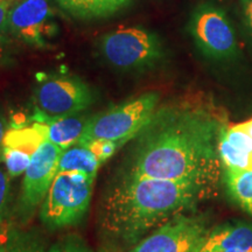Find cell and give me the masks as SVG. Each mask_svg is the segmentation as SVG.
Masks as SVG:
<instances>
[{
  "label": "cell",
  "instance_id": "22",
  "mask_svg": "<svg viewBox=\"0 0 252 252\" xmlns=\"http://www.w3.org/2000/svg\"><path fill=\"white\" fill-rule=\"evenodd\" d=\"M13 1L12 0H0V40L5 30H7V17Z\"/></svg>",
  "mask_w": 252,
  "mask_h": 252
},
{
  "label": "cell",
  "instance_id": "3",
  "mask_svg": "<svg viewBox=\"0 0 252 252\" xmlns=\"http://www.w3.org/2000/svg\"><path fill=\"white\" fill-rule=\"evenodd\" d=\"M159 99L158 93H146L90 117L76 145L84 146L93 140L105 139L116 141L122 146L137 137L149 124L158 109Z\"/></svg>",
  "mask_w": 252,
  "mask_h": 252
},
{
  "label": "cell",
  "instance_id": "12",
  "mask_svg": "<svg viewBox=\"0 0 252 252\" xmlns=\"http://www.w3.org/2000/svg\"><path fill=\"white\" fill-rule=\"evenodd\" d=\"M34 122L45 123L48 125V140L63 150L74 146L84 133L89 118L84 116H67L52 118L36 109Z\"/></svg>",
  "mask_w": 252,
  "mask_h": 252
},
{
  "label": "cell",
  "instance_id": "23",
  "mask_svg": "<svg viewBox=\"0 0 252 252\" xmlns=\"http://www.w3.org/2000/svg\"><path fill=\"white\" fill-rule=\"evenodd\" d=\"M62 252H91L83 242L78 238H69L62 247Z\"/></svg>",
  "mask_w": 252,
  "mask_h": 252
},
{
  "label": "cell",
  "instance_id": "9",
  "mask_svg": "<svg viewBox=\"0 0 252 252\" xmlns=\"http://www.w3.org/2000/svg\"><path fill=\"white\" fill-rule=\"evenodd\" d=\"M64 150L47 140L32 156L31 163L25 172L21 191V207L32 210L46 196L58 174L60 158Z\"/></svg>",
  "mask_w": 252,
  "mask_h": 252
},
{
  "label": "cell",
  "instance_id": "15",
  "mask_svg": "<svg viewBox=\"0 0 252 252\" xmlns=\"http://www.w3.org/2000/svg\"><path fill=\"white\" fill-rule=\"evenodd\" d=\"M100 162L96 156L82 145H74L64 150L60 158L58 173L61 172H78L83 174L96 176Z\"/></svg>",
  "mask_w": 252,
  "mask_h": 252
},
{
  "label": "cell",
  "instance_id": "7",
  "mask_svg": "<svg viewBox=\"0 0 252 252\" xmlns=\"http://www.w3.org/2000/svg\"><path fill=\"white\" fill-rule=\"evenodd\" d=\"M209 229L202 216L173 217L128 252H198Z\"/></svg>",
  "mask_w": 252,
  "mask_h": 252
},
{
  "label": "cell",
  "instance_id": "27",
  "mask_svg": "<svg viewBox=\"0 0 252 252\" xmlns=\"http://www.w3.org/2000/svg\"><path fill=\"white\" fill-rule=\"evenodd\" d=\"M12 252H37L35 249L33 248H25V247H21V248H17L15 250H13Z\"/></svg>",
  "mask_w": 252,
  "mask_h": 252
},
{
  "label": "cell",
  "instance_id": "8",
  "mask_svg": "<svg viewBox=\"0 0 252 252\" xmlns=\"http://www.w3.org/2000/svg\"><path fill=\"white\" fill-rule=\"evenodd\" d=\"M189 32L207 58L228 60L237 53V40L228 17L220 8L201 5L191 14Z\"/></svg>",
  "mask_w": 252,
  "mask_h": 252
},
{
  "label": "cell",
  "instance_id": "26",
  "mask_svg": "<svg viewBox=\"0 0 252 252\" xmlns=\"http://www.w3.org/2000/svg\"><path fill=\"white\" fill-rule=\"evenodd\" d=\"M235 126L236 127L241 128V130L247 132V133L252 138V118L249 119V121H247V122L239 123V124H235Z\"/></svg>",
  "mask_w": 252,
  "mask_h": 252
},
{
  "label": "cell",
  "instance_id": "20",
  "mask_svg": "<svg viewBox=\"0 0 252 252\" xmlns=\"http://www.w3.org/2000/svg\"><path fill=\"white\" fill-rule=\"evenodd\" d=\"M89 149L91 152H93L94 156H96L97 159L100 163L105 162L106 160H109L113 154L116 153L121 145L116 141H111V140H105V139H97V140H93L90 143H88L87 145H84Z\"/></svg>",
  "mask_w": 252,
  "mask_h": 252
},
{
  "label": "cell",
  "instance_id": "14",
  "mask_svg": "<svg viewBox=\"0 0 252 252\" xmlns=\"http://www.w3.org/2000/svg\"><path fill=\"white\" fill-rule=\"evenodd\" d=\"M47 140H48V125L45 123L34 122L28 126L7 130L4 138V146L14 147L33 156Z\"/></svg>",
  "mask_w": 252,
  "mask_h": 252
},
{
  "label": "cell",
  "instance_id": "16",
  "mask_svg": "<svg viewBox=\"0 0 252 252\" xmlns=\"http://www.w3.org/2000/svg\"><path fill=\"white\" fill-rule=\"evenodd\" d=\"M224 180L232 200L252 216V168L224 169Z\"/></svg>",
  "mask_w": 252,
  "mask_h": 252
},
{
  "label": "cell",
  "instance_id": "24",
  "mask_svg": "<svg viewBox=\"0 0 252 252\" xmlns=\"http://www.w3.org/2000/svg\"><path fill=\"white\" fill-rule=\"evenodd\" d=\"M244 21L252 36V0H242Z\"/></svg>",
  "mask_w": 252,
  "mask_h": 252
},
{
  "label": "cell",
  "instance_id": "2",
  "mask_svg": "<svg viewBox=\"0 0 252 252\" xmlns=\"http://www.w3.org/2000/svg\"><path fill=\"white\" fill-rule=\"evenodd\" d=\"M212 190L193 181L123 175L103 198L100 224L112 237L134 243L196 206Z\"/></svg>",
  "mask_w": 252,
  "mask_h": 252
},
{
  "label": "cell",
  "instance_id": "17",
  "mask_svg": "<svg viewBox=\"0 0 252 252\" xmlns=\"http://www.w3.org/2000/svg\"><path fill=\"white\" fill-rule=\"evenodd\" d=\"M219 154L224 169L252 168V154L239 150L230 144L223 133L219 144Z\"/></svg>",
  "mask_w": 252,
  "mask_h": 252
},
{
  "label": "cell",
  "instance_id": "13",
  "mask_svg": "<svg viewBox=\"0 0 252 252\" xmlns=\"http://www.w3.org/2000/svg\"><path fill=\"white\" fill-rule=\"evenodd\" d=\"M63 11L72 17L91 20L106 18L117 13L131 0H56Z\"/></svg>",
  "mask_w": 252,
  "mask_h": 252
},
{
  "label": "cell",
  "instance_id": "1",
  "mask_svg": "<svg viewBox=\"0 0 252 252\" xmlns=\"http://www.w3.org/2000/svg\"><path fill=\"white\" fill-rule=\"evenodd\" d=\"M226 113L210 100L185 98L156 110L123 175L193 181L214 189L223 166L219 144Z\"/></svg>",
  "mask_w": 252,
  "mask_h": 252
},
{
  "label": "cell",
  "instance_id": "25",
  "mask_svg": "<svg viewBox=\"0 0 252 252\" xmlns=\"http://www.w3.org/2000/svg\"><path fill=\"white\" fill-rule=\"evenodd\" d=\"M7 132V122L2 115H0V161H1L2 147H4V138Z\"/></svg>",
  "mask_w": 252,
  "mask_h": 252
},
{
  "label": "cell",
  "instance_id": "18",
  "mask_svg": "<svg viewBox=\"0 0 252 252\" xmlns=\"http://www.w3.org/2000/svg\"><path fill=\"white\" fill-rule=\"evenodd\" d=\"M31 159L32 154L25 151L8 146L2 147L1 161H4L6 171L11 178H15L26 172L31 163Z\"/></svg>",
  "mask_w": 252,
  "mask_h": 252
},
{
  "label": "cell",
  "instance_id": "6",
  "mask_svg": "<svg viewBox=\"0 0 252 252\" xmlns=\"http://www.w3.org/2000/svg\"><path fill=\"white\" fill-rule=\"evenodd\" d=\"M91 88L75 76L46 78L35 90L36 109L52 118L75 116L94 103Z\"/></svg>",
  "mask_w": 252,
  "mask_h": 252
},
{
  "label": "cell",
  "instance_id": "28",
  "mask_svg": "<svg viewBox=\"0 0 252 252\" xmlns=\"http://www.w3.org/2000/svg\"><path fill=\"white\" fill-rule=\"evenodd\" d=\"M47 252H62V247H60V245H54V247L50 248Z\"/></svg>",
  "mask_w": 252,
  "mask_h": 252
},
{
  "label": "cell",
  "instance_id": "5",
  "mask_svg": "<svg viewBox=\"0 0 252 252\" xmlns=\"http://www.w3.org/2000/svg\"><path fill=\"white\" fill-rule=\"evenodd\" d=\"M100 52L112 67L122 70L146 69L162 58V47L157 35L135 26L121 27L103 35Z\"/></svg>",
  "mask_w": 252,
  "mask_h": 252
},
{
  "label": "cell",
  "instance_id": "10",
  "mask_svg": "<svg viewBox=\"0 0 252 252\" xmlns=\"http://www.w3.org/2000/svg\"><path fill=\"white\" fill-rule=\"evenodd\" d=\"M53 17L47 0H21L9 9L7 30L32 46L43 47L52 33Z\"/></svg>",
  "mask_w": 252,
  "mask_h": 252
},
{
  "label": "cell",
  "instance_id": "21",
  "mask_svg": "<svg viewBox=\"0 0 252 252\" xmlns=\"http://www.w3.org/2000/svg\"><path fill=\"white\" fill-rule=\"evenodd\" d=\"M9 194V174L0 166V220L4 216Z\"/></svg>",
  "mask_w": 252,
  "mask_h": 252
},
{
  "label": "cell",
  "instance_id": "19",
  "mask_svg": "<svg viewBox=\"0 0 252 252\" xmlns=\"http://www.w3.org/2000/svg\"><path fill=\"white\" fill-rule=\"evenodd\" d=\"M223 135L235 147L252 154V138L245 131L236 127L235 125H228Z\"/></svg>",
  "mask_w": 252,
  "mask_h": 252
},
{
  "label": "cell",
  "instance_id": "4",
  "mask_svg": "<svg viewBox=\"0 0 252 252\" xmlns=\"http://www.w3.org/2000/svg\"><path fill=\"white\" fill-rule=\"evenodd\" d=\"M96 176L78 172L58 173L41 207V219L50 228L74 225L86 215Z\"/></svg>",
  "mask_w": 252,
  "mask_h": 252
},
{
  "label": "cell",
  "instance_id": "11",
  "mask_svg": "<svg viewBox=\"0 0 252 252\" xmlns=\"http://www.w3.org/2000/svg\"><path fill=\"white\" fill-rule=\"evenodd\" d=\"M252 251V224L232 222L209 230L198 252Z\"/></svg>",
  "mask_w": 252,
  "mask_h": 252
}]
</instances>
